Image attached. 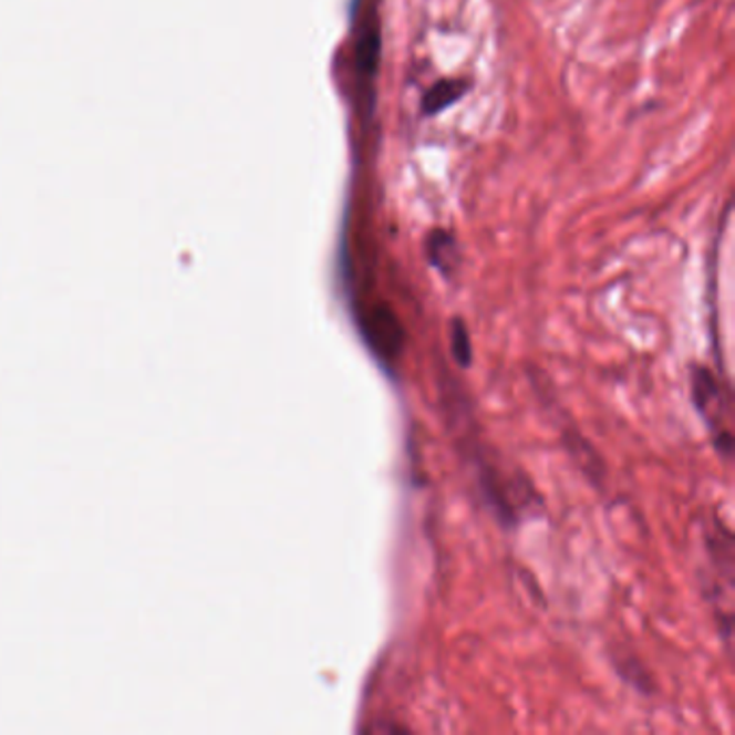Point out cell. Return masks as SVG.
Instances as JSON below:
<instances>
[{"label": "cell", "mask_w": 735, "mask_h": 735, "mask_svg": "<svg viewBox=\"0 0 735 735\" xmlns=\"http://www.w3.org/2000/svg\"><path fill=\"white\" fill-rule=\"evenodd\" d=\"M356 320L361 337L368 343L369 350L375 354V359L382 365L393 368V363L400 361L406 345V332L400 324L397 315L389 307L375 304L365 311H359Z\"/></svg>", "instance_id": "6da1fadb"}, {"label": "cell", "mask_w": 735, "mask_h": 735, "mask_svg": "<svg viewBox=\"0 0 735 735\" xmlns=\"http://www.w3.org/2000/svg\"><path fill=\"white\" fill-rule=\"evenodd\" d=\"M693 397H695L696 408L698 414L705 418L707 427L716 432H721V395H718V384L716 380L710 375V371L705 369H696L695 377H693Z\"/></svg>", "instance_id": "7a4b0ae2"}, {"label": "cell", "mask_w": 735, "mask_h": 735, "mask_svg": "<svg viewBox=\"0 0 735 735\" xmlns=\"http://www.w3.org/2000/svg\"><path fill=\"white\" fill-rule=\"evenodd\" d=\"M427 257L429 263L434 268H438L445 277H451L457 266H459V252H457V245L447 231H432V236L427 238Z\"/></svg>", "instance_id": "3957f363"}, {"label": "cell", "mask_w": 735, "mask_h": 735, "mask_svg": "<svg viewBox=\"0 0 735 735\" xmlns=\"http://www.w3.org/2000/svg\"><path fill=\"white\" fill-rule=\"evenodd\" d=\"M466 84L462 81H443L438 84H434L427 93V97L423 100V108L425 113L434 115V113H441L443 108L451 106L453 102H457L462 95H464V89Z\"/></svg>", "instance_id": "277c9868"}, {"label": "cell", "mask_w": 735, "mask_h": 735, "mask_svg": "<svg viewBox=\"0 0 735 735\" xmlns=\"http://www.w3.org/2000/svg\"><path fill=\"white\" fill-rule=\"evenodd\" d=\"M451 350H453L455 361H457L462 368H468V365H470V361H473V343H470L468 330H466L462 320H455V322H453V330H451Z\"/></svg>", "instance_id": "5b68a950"}]
</instances>
